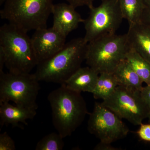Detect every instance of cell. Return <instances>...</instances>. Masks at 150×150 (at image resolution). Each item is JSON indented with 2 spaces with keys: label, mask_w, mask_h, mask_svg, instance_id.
<instances>
[{
  "label": "cell",
  "mask_w": 150,
  "mask_h": 150,
  "mask_svg": "<svg viewBox=\"0 0 150 150\" xmlns=\"http://www.w3.org/2000/svg\"><path fill=\"white\" fill-rule=\"evenodd\" d=\"M27 32L10 23L0 28V72L30 73L39 64Z\"/></svg>",
  "instance_id": "cell-1"
},
{
  "label": "cell",
  "mask_w": 150,
  "mask_h": 150,
  "mask_svg": "<svg viewBox=\"0 0 150 150\" xmlns=\"http://www.w3.org/2000/svg\"><path fill=\"white\" fill-rule=\"evenodd\" d=\"M47 99L51 106L53 126L64 139L72 134L88 114L81 93L70 89L64 84L51 92Z\"/></svg>",
  "instance_id": "cell-2"
},
{
  "label": "cell",
  "mask_w": 150,
  "mask_h": 150,
  "mask_svg": "<svg viewBox=\"0 0 150 150\" xmlns=\"http://www.w3.org/2000/svg\"><path fill=\"white\" fill-rule=\"evenodd\" d=\"M87 42L78 38L66 43L61 51L37 65L34 73L39 81L62 84L85 61Z\"/></svg>",
  "instance_id": "cell-3"
},
{
  "label": "cell",
  "mask_w": 150,
  "mask_h": 150,
  "mask_svg": "<svg viewBox=\"0 0 150 150\" xmlns=\"http://www.w3.org/2000/svg\"><path fill=\"white\" fill-rule=\"evenodd\" d=\"M130 48L126 34L103 35L88 43L86 63L99 74L112 73Z\"/></svg>",
  "instance_id": "cell-4"
},
{
  "label": "cell",
  "mask_w": 150,
  "mask_h": 150,
  "mask_svg": "<svg viewBox=\"0 0 150 150\" xmlns=\"http://www.w3.org/2000/svg\"><path fill=\"white\" fill-rule=\"evenodd\" d=\"M53 0H6L1 18L26 32L47 27Z\"/></svg>",
  "instance_id": "cell-5"
},
{
  "label": "cell",
  "mask_w": 150,
  "mask_h": 150,
  "mask_svg": "<svg viewBox=\"0 0 150 150\" xmlns=\"http://www.w3.org/2000/svg\"><path fill=\"white\" fill-rule=\"evenodd\" d=\"M39 82L34 74L0 72V103L12 101L20 107L37 110Z\"/></svg>",
  "instance_id": "cell-6"
},
{
  "label": "cell",
  "mask_w": 150,
  "mask_h": 150,
  "mask_svg": "<svg viewBox=\"0 0 150 150\" xmlns=\"http://www.w3.org/2000/svg\"><path fill=\"white\" fill-rule=\"evenodd\" d=\"M87 18L84 20V38L87 43L103 35L115 33L123 19L118 0H102L97 7L89 8Z\"/></svg>",
  "instance_id": "cell-7"
},
{
  "label": "cell",
  "mask_w": 150,
  "mask_h": 150,
  "mask_svg": "<svg viewBox=\"0 0 150 150\" xmlns=\"http://www.w3.org/2000/svg\"><path fill=\"white\" fill-rule=\"evenodd\" d=\"M102 103L135 126H140L148 118L150 108L142 99L141 91L131 90L118 86Z\"/></svg>",
  "instance_id": "cell-8"
},
{
  "label": "cell",
  "mask_w": 150,
  "mask_h": 150,
  "mask_svg": "<svg viewBox=\"0 0 150 150\" xmlns=\"http://www.w3.org/2000/svg\"><path fill=\"white\" fill-rule=\"evenodd\" d=\"M121 119L102 103L95 102L93 110L90 113L88 130L100 142L112 144L129 134V128Z\"/></svg>",
  "instance_id": "cell-9"
},
{
  "label": "cell",
  "mask_w": 150,
  "mask_h": 150,
  "mask_svg": "<svg viewBox=\"0 0 150 150\" xmlns=\"http://www.w3.org/2000/svg\"><path fill=\"white\" fill-rule=\"evenodd\" d=\"M66 35L53 27L35 30L31 39L39 63L61 51L66 44Z\"/></svg>",
  "instance_id": "cell-10"
},
{
  "label": "cell",
  "mask_w": 150,
  "mask_h": 150,
  "mask_svg": "<svg viewBox=\"0 0 150 150\" xmlns=\"http://www.w3.org/2000/svg\"><path fill=\"white\" fill-rule=\"evenodd\" d=\"M52 14L54 18L52 27L67 36L76 29L84 20L76 10V8L69 3L54 4Z\"/></svg>",
  "instance_id": "cell-11"
},
{
  "label": "cell",
  "mask_w": 150,
  "mask_h": 150,
  "mask_svg": "<svg viewBox=\"0 0 150 150\" xmlns=\"http://www.w3.org/2000/svg\"><path fill=\"white\" fill-rule=\"evenodd\" d=\"M126 34L130 48L150 63V27L141 22L129 24Z\"/></svg>",
  "instance_id": "cell-12"
},
{
  "label": "cell",
  "mask_w": 150,
  "mask_h": 150,
  "mask_svg": "<svg viewBox=\"0 0 150 150\" xmlns=\"http://www.w3.org/2000/svg\"><path fill=\"white\" fill-rule=\"evenodd\" d=\"M30 109L13 105L9 102L0 103V126L1 129L5 125L18 127L19 123L27 125V121L35 117L37 111Z\"/></svg>",
  "instance_id": "cell-13"
},
{
  "label": "cell",
  "mask_w": 150,
  "mask_h": 150,
  "mask_svg": "<svg viewBox=\"0 0 150 150\" xmlns=\"http://www.w3.org/2000/svg\"><path fill=\"white\" fill-rule=\"evenodd\" d=\"M99 74L90 67H80L75 71L64 84L74 91L92 93Z\"/></svg>",
  "instance_id": "cell-14"
},
{
  "label": "cell",
  "mask_w": 150,
  "mask_h": 150,
  "mask_svg": "<svg viewBox=\"0 0 150 150\" xmlns=\"http://www.w3.org/2000/svg\"><path fill=\"white\" fill-rule=\"evenodd\" d=\"M112 74L118 86L131 90H142L144 83L126 59L118 64Z\"/></svg>",
  "instance_id": "cell-15"
},
{
  "label": "cell",
  "mask_w": 150,
  "mask_h": 150,
  "mask_svg": "<svg viewBox=\"0 0 150 150\" xmlns=\"http://www.w3.org/2000/svg\"><path fill=\"white\" fill-rule=\"evenodd\" d=\"M123 18L129 24L141 22L145 7V0H118Z\"/></svg>",
  "instance_id": "cell-16"
},
{
  "label": "cell",
  "mask_w": 150,
  "mask_h": 150,
  "mask_svg": "<svg viewBox=\"0 0 150 150\" xmlns=\"http://www.w3.org/2000/svg\"><path fill=\"white\" fill-rule=\"evenodd\" d=\"M118 86V82L112 73L99 74L97 82L92 93L96 99L107 98Z\"/></svg>",
  "instance_id": "cell-17"
},
{
  "label": "cell",
  "mask_w": 150,
  "mask_h": 150,
  "mask_svg": "<svg viewBox=\"0 0 150 150\" xmlns=\"http://www.w3.org/2000/svg\"><path fill=\"white\" fill-rule=\"evenodd\" d=\"M126 59L143 83L150 85V63L131 48L126 55Z\"/></svg>",
  "instance_id": "cell-18"
},
{
  "label": "cell",
  "mask_w": 150,
  "mask_h": 150,
  "mask_svg": "<svg viewBox=\"0 0 150 150\" xmlns=\"http://www.w3.org/2000/svg\"><path fill=\"white\" fill-rule=\"evenodd\" d=\"M63 137L59 133H53L44 136L38 142L36 150H62L64 146Z\"/></svg>",
  "instance_id": "cell-19"
},
{
  "label": "cell",
  "mask_w": 150,
  "mask_h": 150,
  "mask_svg": "<svg viewBox=\"0 0 150 150\" xmlns=\"http://www.w3.org/2000/svg\"><path fill=\"white\" fill-rule=\"evenodd\" d=\"M16 149L15 143L6 132L0 134V150Z\"/></svg>",
  "instance_id": "cell-20"
},
{
  "label": "cell",
  "mask_w": 150,
  "mask_h": 150,
  "mask_svg": "<svg viewBox=\"0 0 150 150\" xmlns=\"http://www.w3.org/2000/svg\"><path fill=\"white\" fill-rule=\"evenodd\" d=\"M137 133L140 139L145 142H150V123H141Z\"/></svg>",
  "instance_id": "cell-21"
},
{
  "label": "cell",
  "mask_w": 150,
  "mask_h": 150,
  "mask_svg": "<svg viewBox=\"0 0 150 150\" xmlns=\"http://www.w3.org/2000/svg\"><path fill=\"white\" fill-rule=\"evenodd\" d=\"M141 22L150 27V0L145 1V7L141 18Z\"/></svg>",
  "instance_id": "cell-22"
},
{
  "label": "cell",
  "mask_w": 150,
  "mask_h": 150,
  "mask_svg": "<svg viewBox=\"0 0 150 150\" xmlns=\"http://www.w3.org/2000/svg\"><path fill=\"white\" fill-rule=\"evenodd\" d=\"M69 4L76 8L78 7L86 6L89 8L93 6L95 0H66Z\"/></svg>",
  "instance_id": "cell-23"
},
{
  "label": "cell",
  "mask_w": 150,
  "mask_h": 150,
  "mask_svg": "<svg viewBox=\"0 0 150 150\" xmlns=\"http://www.w3.org/2000/svg\"><path fill=\"white\" fill-rule=\"evenodd\" d=\"M111 143L100 142L94 148L95 150H120L121 148L115 147L111 145Z\"/></svg>",
  "instance_id": "cell-24"
},
{
  "label": "cell",
  "mask_w": 150,
  "mask_h": 150,
  "mask_svg": "<svg viewBox=\"0 0 150 150\" xmlns=\"http://www.w3.org/2000/svg\"><path fill=\"white\" fill-rule=\"evenodd\" d=\"M141 94L142 99L150 108V84L142 88Z\"/></svg>",
  "instance_id": "cell-25"
},
{
  "label": "cell",
  "mask_w": 150,
  "mask_h": 150,
  "mask_svg": "<svg viewBox=\"0 0 150 150\" xmlns=\"http://www.w3.org/2000/svg\"><path fill=\"white\" fill-rule=\"evenodd\" d=\"M6 0H0V4L2 5L4 3Z\"/></svg>",
  "instance_id": "cell-26"
},
{
  "label": "cell",
  "mask_w": 150,
  "mask_h": 150,
  "mask_svg": "<svg viewBox=\"0 0 150 150\" xmlns=\"http://www.w3.org/2000/svg\"><path fill=\"white\" fill-rule=\"evenodd\" d=\"M148 118H149V122L150 123V109L149 112V115H148Z\"/></svg>",
  "instance_id": "cell-27"
},
{
  "label": "cell",
  "mask_w": 150,
  "mask_h": 150,
  "mask_svg": "<svg viewBox=\"0 0 150 150\" xmlns=\"http://www.w3.org/2000/svg\"><path fill=\"white\" fill-rule=\"evenodd\" d=\"M145 1H146V0H145Z\"/></svg>",
  "instance_id": "cell-28"
}]
</instances>
